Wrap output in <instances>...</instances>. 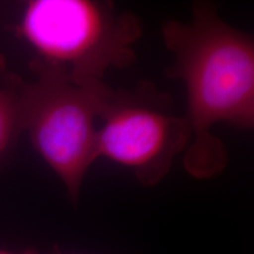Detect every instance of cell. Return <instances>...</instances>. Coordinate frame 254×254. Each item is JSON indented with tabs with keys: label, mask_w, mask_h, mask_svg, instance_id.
<instances>
[{
	"label": "cell",
	"mask_w": 254,
	"mask_h": 254,
	"mask_svg": "<svg viewBox=\"0 0 254 254\" xmlns=\"http://www.w3.org/2000/svg\"><path fill=\"white\" fill-rule=\"evenodd\" d=\"M163 38L174 57L168 74L183 81L187 94L190 144L184 166L193 178L209 179L227 164L226 148L212 128L220 123L254 125L253 39L225 23L207 2H196L187 23H165Z\"/></svg>",
	"instance_id": "1"
},
{
	"label": "cell",
	"mask_w": 254,
	"mask_h": 254,
	"mask_svg": "<svg viewBox=\"0 0 254 254\" xmlns=\"http://www.w3.org/2000/svg\"><path fill=\"white\" fill-rule=\"evenodd\" d=\"M18 33L38 62L63 69L81 84L103 82L111 68L129 66L141 36L139 19L101 0H31Z\"/></svg>",
	"instance_id": "2"
},
{
	"label": "cell",
	"mask_w": 254,
	"mask_h": 254,
	"mask_svg": "<svg viewBox=\"0 0 254 254\" xmlns=\"http://www.w3.org/2000/svg\"><path fill=\"white\" fill-rule=\"evenodd\" d=\"M31 67L34 80L25 85L24 131L77 202L84 178L98 159L97 120L112 90L104 82H77L38 60Z\"/></svg>",
	"instance_id": "3"
},
{
	"label": "cell",
	"mask_w": 254,
	"mask_h": 254,
	"mask_svg": "<svg viewBox=\"0 0 254 254\" xmlns=\"http://www.w3.org/2000/svg\"><path fill=\"white\" fill-rule=\"evenodd\" d=\"M99 120L97 158L129 168L145 186L157 185L190 141L187 119L168 112L146 91L112 90Z\"/></svg>",
	"instance_id": "4"
},
{
	"label": "cell",
	"mask_w": 254,
	"mask_h": 254,
	"mask_svg": "<svg viewBox=\"0 0 254 254\" xmlns=\"http://www.w3.org/2000/svg\"><path fill=\"white\" fill-rule=\"evenodd\" d=\"M26 81L9 71L0 55V160L24 132L23 100Z\"/></svg>",
	"instance_id": "5"
},
{
	"label": "cell",
	"mask_w": 254,
	"mask_h": 254,
	"mask_svg": "<svg viewBox=\"0 0 254 254\" xmlns=\"http://www.w3.org/2000/svg\"><path fill=\"white\" fill-rule=\"evenodd\" d=\"M0 254H37L33 251H25V252H9V251H4V250H0Z\"/></svg>",
	"instance_id": "6"
}]
</instances>
